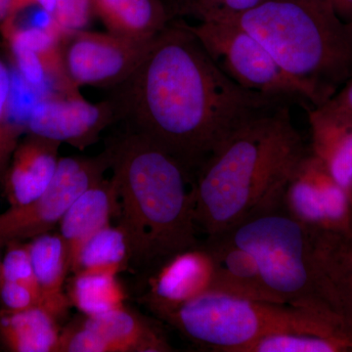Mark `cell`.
<instances>
[{"mask_svg":"<svg viewBox=\"0 0 352 352\" xmlns=\"http://www.w3.org/2000/svg\"><path fill=\"white\" fill-rule=\"evenodd\" d=\"M108 90L116 122L156 143L193 175L243 124L291 102L234 82L182 19L171 21L133 73Z\"/></svg>","mask_w":352,"mask_h":352,"instance_id":"cell-1","label":"cell"},{"mask_svg":"<svg viewBox=\"0 0 352 352\" xmlns=\"http://www.w3.org/2000/svg\"><path fill=\"white\" fill-rule=\"evenodd\" d=\"M307 151L289 105L245 122L194 175L197 228L217 237L279 200Z\"/></svg>","mask_w":352,"mask_h":352,"instance_id":"cell-2","label":"cell"},{"mask_svg":"<svg viewBox=\"0 0 352 352\" xmlns=\"http://www.w3.org/2000/svg\"><path fill=\"white\" fill-rule=\"evenodd\" d=\"M117 193L120 226L131 245V264L152 270L197 239L194 175L168 151L129 131L106 145Z\"/></svg>","mask_w":352,"mask_h":352,"instance_id":"cell-3","label":"cell"},{"mask_svg":"<svg viewBox=\"0 0 352 352\" xmlns=\"http://www.w3.org/2000/svg\"><path fill=\"white\" fill-rule=\"evenodd\" d=\"M235 22L252 34L323 105L352 78V21L333 0H264ZM226 22V21H224Z\"/></svg>","mask_w":352,"mask_h":352,"instance_id":"cell-4","label":"cell"},{"mask_svg":"<svg viewBox=\"0 0 352 352\" xmlns=\"http://www.w3.org/2000/svg\"><path fill=\"white\" fill-rule=\"evenodd\" d=\"M195 346L241 352L264 336L288 331L352 337L339 317L287 303L259 302L210 291L163 319Z\"/></svg>","mask_w":352,"mask_h":352,"instance_id":"cell-5","label":"cell"},{"mask_svg":"<svg viewBox=\"0 0 352 352\" xmlns=\"http://www.w3.org/2000/svg\"><path fill=\"white\" fill-rule=\"evenodd\" d=\"M219 236L254 256L280 302L339 317L324 298L311 230L285 210L281 198Z\"/></svg>","mask_w":352,"mask_h":352,"instance_id":"cell-6","label":"cell"},{"mask_svg":"<svg viewBox=\"0 0 352 352\" xmlns=\"http://www.w3.org/2000/svg\"><path fill=\"white\" fill-rule=\"evenodd\" d=\"M187 27L215 65L241 87L309 104L305 88L278 64L261 41L235 22H206Z\"/></svg>","mask_w":352,"mask_h":352,"instance_id":"cell-7","label":"cell"},{"mask_svg":"<svg viewBox=\"0 0 352 352\" xmlns=\"http://www.w3.org/2000/svg\"><path fill=\"white\" fill-rule=\"evenodd\" d=\"M111 166L107 151L96 157H60L47 188L27 205L0 214V245L24 242L51 232L83 192L104 179Z\"/></svg>","mask_w":352,"mask_h":352,"instance_id":"cell-8","label":"cell"},{"mask_svg":"<svg viewBox=\"0 0 352 352\" xmlns=\"http://www.w3.org/2000/svg\"><path fill=\"white\" fill-rule=\"evenodd\" d=\"M154 41L142 43L87 30L71 32L61 39L65 71L76 87L111 89L133 73Z\"/></svg>","mask_w":352,"mask_h":352,"instance_id":"cell-9","label":"cell"},{"mask_svg":"<svg viewBox=\"0 0 352 352\" xmlns=\"http://www.w3.org/2000/svg\"><path fill=\"white\" fill-rule=\"evenodd\" d=\"M113 124L116 115L108 99L94 104L85 100L82 95L52 94L36 102L32 109L27 131L85 150L97 142L102 132Z\"/></svg>","mask_w":352,"mask_h":352,"instance_id":"cell-10","label":"cell"},{"mask_svg":"<svg viewBox=\"0 0 352 352\" xmlns=\"http://www.w3.org/2000/svg\"><path fill=\"white\" fill-rule=\"evenodd\" d=\"M215 263L205 242L152 270L143 302L162 320L185 303L215 289Z\"/></svg>","mask_w":352,"mask_h":352,"instance_id":"cell-11","label":"cell"},{"mask_svg":"<svg viewBox=\"0 0 352 352\" xmlns=\"http://www.w3.org/2000/svg\"><path fill=\"white\" fill-rule=\"evenodd\" d=\"M60 146L34 134L17 145L3 182L10 207L27 205L47 188L59 164Z\"/></svg>","mask_w":352,"mask_h":352,"instance_id":"cell-12","label":"cell"},{"mask_svg":"<svg viewBox=\"0 0 352 352\" xmlns=\"http://www.w3.org/2000/svg\"><path fill=\"white\" fill-rule=\"evenodd\" d=\"M308 122L309 151L346 192L352 205V113L324 103L308 109Z\"/></svg>","mask_w":352,"mask_h":352,"instance_id":"cell-13","label":"cell"},{"mask_svg":"<svg viewBox=\"0 0 352 352\" xmlns=\"http://www.w3.org/2000/svg\"><path fill=\"white\" fill-rule=\"evenodd\" d=\"M310 230L324 298L352 330V235Z\"/></svg>","mask_w":352,"mask_h":352,"instance_id":"cell-14","label":"cell"},{"mask_svg":"<svg viewBox=\"0 0 352 352\" xmlns=\"http://www.w3.org/2000/svg\"><path fill=\"white\" fill-rule=\"evenodd\" d=\"M92 6L108 32L142 43L154 41L175 20L163 0H92Z\"/></svg>","mask_w":352,"mask_h":352,"instance_id":"cell-15","label":"cell"},{"mask_svg":"<svg viewBox=\"0 0 352 352\" xmlns=\"http://www.w3.org/2000/svg\"><path fill=\"white\" fill-rule=\"evenodd\" d=\"M205 244L214 258V291L248 300L283 303L264 283L252 254L222 236L208 238Z\"/></svg>","mask_w":352,"mask_h":352,"instance_id":"cell-16","label":"cell"},{"mask_svg":"<svg viewBox=\"0 0 352 352\" xmlns=\"http://www.w3.org/2000/svg\"><path fill=\"white\" fill-rule=\"evenodd\" d=\"M43 307L58 319L69 307L66 282L71 273V258L59 232L41 234L27 243Z\"/></svg>","mask_w":352,"mask_h":352,"instance_id":"cell-17","label":"cell"},{"mask_svg":"<svg viewBox=\"0 0 352 352\" xmlns=\"http://www.w3.org/2000/svg\"><path fill=\"white\" fill-rule=\"evenodd\" d=\"M82 322L105 340L111 352L173 351L163 329L126 305L98 316H85Z\"/></svg>","mask_w":352,"mask_h":352,"instance_id":"cell-18","label":"cell"},{"mask_svg":"<svg viewBox=\"0 0 352 352\" xmlns=\"http://www.w3.org/2000/svg\"><path fill=\"white\" fill-rule=\"evenodd\" d=\"M118 212L117 193L112 179H102L83 192L59 222L66 243L71 270L82 245L108 224Z\"/></svg>","mask_w":352,"mask_h":352,"instance_id":"cell-19","label":"cell"},{"mask_svg":"<svg viewBox=\"0 0 352 352\" xmlns=\"http://www.w3.org/2000/svg\"><path fill=\"white\" fill-rule=\"evenodd\" d=\"M58 318L43 305L0 311V338L11 351L58 352Z\"/></svg>","mask_w":352,"mask_h":352,"instance_id":"cell-20","label":"cell"},{"mask_svg":"<svg viewBox=\"0 0 352 352\" xmlns=\"http://www.w3.org/2000/svg\"><path fill=\"white\" fill-rule=\"evenodd\" d=\"M131 245L122 226L108 224L82 245L71 273H105L117 275L131 264Z\"/></svg>","mask_w":352,"mask_h":352,"instance_id":"cell-21","label":"cell"},{"mask_svg":"<svg viewBox=\"0 0 352 352\" xmlns=\"http://www.w3.org/2000/svg\"><path fill=\"white\" fill-rule=\"evenodd\" d=\"M69 305L94 317L126 305V293L117 275L75 273L67 288Z\"/></svg>","mask_w":352,"mask_h":352,"instance_id":"cell-22","label":"cell"},{"mask_svg":"<svg viewBox=\"0 0 352 352\" xmlns=\"http://www.w3.org/2000/svg\"><path fill=\"white\" fill-rule=\"evenodd\" d=\"M241 352H352V337L288 331L264 336Z\"/></svg>","mask_w":352,"mask_h":352,"instance_id":"cell-23","label":"cell"},{"mask_svg":"<svg viewBox=\"0 0 352 352\" xmlns=\"http://www.w3.org/2000/svg\"><path fill=\"white\" fill-rule=\"evenodd\" d=\"M264 0H171L168 2L173 19L191 17L199 23L224 22L242 15Z\"/></svg>","mask_w":352,"mask_h":352,"instance_id":"cell-24","label":"cell"},{"mask_svg":"<svg viewBox=\"0 0 352 352\" xmlns=\"http://www.w3.org/2000/svg\"><path fill=\"white\" fill-rule=\"evenodd\" d=\"M11 85V72L0 60V180L2 183L19 138L14 133L9 122Z\"/></svg>","mask_w":352,"mask_h":352,"instance_id":"cell-25","label":"cell"},{"mask_svg":"<svg viewBox=\"0 0 352 352\" xmlns=\"http://www.w3.org/2000/svg\"><path fill=\"white\" fill-rule=\"evenodd\" d=\"M7 247L6 256L0 263V282L27 285L39 292L27 244L11 243Z\"/></svg>","mask_w":352,"mask_h":352,"instance_id":"cell-26","label":"cell"},{"mask_svg":"<svg viewBox=\"0 0 352 352\" xmlns=\"http://www.w3.org/2000/svg\"><path fill=\"white\" fill-rule=\"evenodd\" d=\"M94 15L92 0H56L53 18L65 36L87 30Z\"/></svg>","mask_w":352,"mask_h":352,"instance_id":"cell-27","label":"cell"},{"mask_svg":"<svg viewBox=\"0 0 352 352\" xmlns=\"http://www.w3.org/2000/svg\"><path fill=\"white\" fill-rule=\"evenodd\" d=\"M58 352H111L105 340L82 320L61 332Z\"/></svg>","mask_w":352,"mask_h":352,"instance_id":"cell-28","label":"cell"},{"mask_svg":"<svg viewBox=\"0 0 352 352\" xmlns=\"http://www.w3.org/2000/svg\"><path fill=\"white\" fill-rule=\"evenodd\" d=\"M0 300L3 305V309L10 311L43 305L38 289L11 282H0Z\"/></svg>","mask_w":352,"mask_h":352,"instance_id":"cell-29","label":"cell"},{"mask_svg":"<svg viewBox=\"0 0 352 352\" xmlns=\"http://www.w3.org/2000/svg\"><path fill=\"white\" fill-rule=\"evenodd\" d=\"M34 6L41 7L44 12L53 16L56 8V0H11L8 16L6 19H14L27 9Z\"/></svg>","mask_w":352,"mask_h":352,"instance_id":"cell-30","label":"cell"},{"mask_svg":"<svg viewBox=\"0 0 352 352\" xmlns=\"http://www.w3.org/2000/svg\"><path fill=\"white\" fill-rule=\"evenodd\" d=\"M326 103L352 113V78Z\"/></svg>","mask_w":352,"mask_h":352,"instance_id":"cell-31","label":"cell"},{"mask_svg":"<svg viewBox=\"0 0 352 352\" xmlns=\"http://www.w3.org/2000/svg\"><path fill=\"white\" fill-rule=\"evenodd\" d=\"M336 7L344 19L352 21V0H333Z\"/></svg>","mask_w":352,"mask_h":352,"instance_id":"cell-32","label":"cell"},{"mask_svg":"<svg viewBox=\"0 0 352 352\" xmlns=\"http://www.w3.org/2000/svg\"><path fill=\"white\" fill-rule=\"evenodd\" d=\"M11 0H0V23L8 16Z\"/></svg>","mask_w":352,"mask_h":352,"instance_id":"cell-33","label":"cell"}]
</instances>
